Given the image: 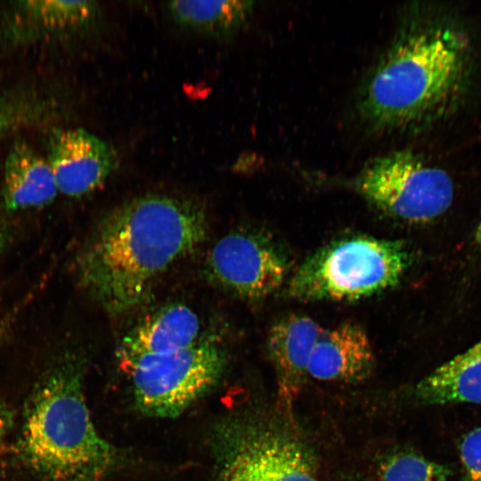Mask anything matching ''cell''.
<instances>
[{"label":"cell","instance_id":"obj_11","mask_svg":"<svg viewBox=\"0 0 481 481\" xmlns=\"http://www.w3.org/2000/svg\"><path fill=\"white\" fill-rule=\"evenodd\" d=\"M323 328L309 316L289 314L275 322L267 337L280 398L288 406L298 397L307 376L315 343Z\"/></svg>","mask_w":481,"mask_h":481},{"label":"cell","instance_id":"obj_1","mask_svg":"<svg viewBox=\"0 0 481 481\" xmlns=\"http://www.w3.org/2000/svg\"><path fill=\"white\" fill-rule=\"evenodd\" d=\"M207 234V214L199 201L162 193L137 196L111 209L86 243L77 264L79 284L108 314H128Z\"/></svg>","mask_w":481,"mask_h":481},{"label":"cell","instance_id":"obj_5","mask_svg":"<svg viewBox=\"0 0 481 481\" xmlns=\"http://www.w3.org/2000/svg\"><path fill=\"white\" fill-rule=\"evenodd\" d=\"M224 362L216 344L199 340L176 352L140 355L119 363L131 380L138 408L149 416L171 418L216 384Z\"/></svg>","mask_w":481,"mask_h":481},{"label":"cell","instance_id":"obj_14","mask_svg":"<svg viewBox=\"0 0 481 481\" xmlns=\"http://www.w3.org/2000/svg\"><path fill=\"white\" fill-rule=\"evenodd\" d=\"M411 395L422 405L481 404V338L418 381Z\"/></svg>","mask_w":481,"mask_h":481},{"label":"cell","instance_id":"obj_9","mask_svg":"<svg viewBox=\"0 0 481 481\" xmlns=\"http://www.w3.org/2000/svg\"><path fill=\"white\" fill-rule=\"evenodd\" d=\"M47 160L58 192L69 197L94 192L118 166L114 147L82 128L55 132L51 137Z\"/></svg>","mask_w":481,"mask_h":481},{"label":"cell","instance_id":"obj_17","mask_svg":"<svg viewBox=\"0 0 481 481\" xmlns=\"http://www.w3.org/2000/svg\"><path fill=\"white\" fill-rule=\"evenodd\" d=\"M452 469L412 450L386 456L378 469L379 481H446Z\"/></svg>","mask_w":481,"mask_h":481},{"label":"cell","instance_id":"obj_3","mask_svg":"<svg viewBox=\"0 0 481 481\" xmlns=\"http://www.w3.org/2000/svg\"><path fill=\"white\" fill-rule=\"evenodd\" d=\"M77 357L63 355L37 382L18 441L23 463L48 481H101L116 452L97 431L83 393Z\"/></svg>","mask_w":481,"mask_h":481},{"label":"cell","instance_id":"obj_2","mask_svg":"<svg viewBox=\"0 0 481 481\" xmlns=\"http://www.w3.org/2000/svg\"><path fill=\"white\" fill-rule=\"evenodd\" d=\"M468 44L460 32L432 24L405 29L373 70L360 102L378 128L420 123L440 114L464 84Z\"/></svg>","mask_w":481,"mask_h":481},{"label":"cell","instance_id":"obj_15","mask_svg":"<svg viewBox=\"0 0 481 481\" xmlns=\"http://www.w3.org/2000/svg\"><path fill=\"white\" fill-rule=\"evenodd\" d=\"M101 16L94 1H21L13 7L11 23L19 35H52L90 29Z\"/></svg>","mask_w":481,"mask_h":481},{"label":"cell","instance_id":"obj_21","mask_svg":"<svg viewBox=\"0 0 481 481\" xmlns=\"http://www.w3.org/2000/svg\"><path fill=\"white\" fill-rule=\"evenodd\" d=\"M1 244H2V236H1V233H0V249H1Z\"/></svg>","mask_w":481,"mask_h":481},{"label":"cell","instance_id":"obj_20","mask_svg":"<svg viewBox=\"0 0 481 481\" xmlns=\"http://www.w3.org/2000/svg\"><path fill=\"white\" fill-rule=\"evenodd\" d=\"M5 428H6L5 413L2 406L0 405V442L4 434Z\"/></svg>","mask_w":481,"mask_h":481},{"label":"cell","instance_id":"obj_13","mask_svg":"<svg viewBox=\"0 0 481 481\" xmlns=\"http://www.w3.org/2000/svg\"><path fill=\"white\" fill-rule=\"evenodd\" d=\"M54 175L47 159L24 143L9 151L4 167L2 199L8 210L44 207L58 194Z\"/></svg>","mask_w":481,"mask_h":481},{"label":"cell","instance_id":"obj_19","mask_svg":"<svg viewBox=\"0 0 481 481\" xmlns=\"http://www.w3.org/2000/svg\"><path fill=\"white\" fill-rule=\"evenodd\" d=\"M31 114V106L20 99H0V139L20 121H24Z\"/></svg>","mask_w":481,"mask_h":481},{"label":"cell","instance_id":"obj_7","mask_svg":"<svg viewBox=\"0 0 481 481\" xmlns=\"http://www.w3.org/2000/svg\"><path fill=\"white\" fill-rule=\"evenodd\" d=\"M220 456L216 481H319L306 447L282 432H240Z\"/></svg>","mask_w":481,"mask_h":481},{"label":"cell","instance_id":"obj_18","mask_svg":"<svg viewBox=\"0 0 481 481\" xmlns=\"http://www.w3.org/2000/svg\"><path fill=\"white\" fill-rule=\"evenodd\" d=\"M461 481H481V427L467 433L459 444Z\"/></svg>","mask_w":481,"mask_h":481},{"label":"cell","instance_id":"obj_6","mask_svg":"<svg viewBox=\"0 0 481 481\" xmlns=\"http://www.w3.org/2000/svg\"><path fill=\"white\" fill-rule=\"evenodd\" d=\"M354 185L377 209L413 224L440 216L453 198L450 175L406 151L371 159L357 174Z\"/></svg>","mask_w":481,"mask_h":481},{"label":"cell","instance_id":"obj_8","mask_svg":"<svg viewBox=\"0 0 481 481\" xmlns=\"http://www.w3.org/2000/svg\"><path fill=\"white\" fill-rule=\"evenodd\" d=\"M282 254L260 235L232 232L219 239L207 257L209 277L231 293L261 299L277 291L287 276Z\"/></svg>","mask_w":481,"mask_h":481},{"label":"cell","instance_id":"obj_22","mask_svg":"<svg viewBox=\"0 0 481 481\" xmlns=\"http://www.w3.org/2000/svg\"><path fill=\"white\" fill-rule=\"evenodd\" d=\"M480 239H481V227H480V231H479V233H478Z\"/></svg>","mask_w":481,"mask_h":481},{"label":"cell","instance_id":"obj_10","mask_svg":"<svg viewBox=\"0 0 481 481\" xmlns=\"http://www.w3.org/2000/svg\"><path fill=\"white\" fill-rule=\"evenodd\" d=\"M375 365L371 340L353 322L323 330L314 347L308 378L325 382L356 383L369 378Z\"/></svg>","mask_w":481,"mask_h":481},{"label":"cell","instance_id":"obj_16","mask_svg":"<svg viewBox=\"0 0 481 481\" xmlns=\"http://www.w3.org/2000/svg\"><path fill=\"white\" fill-rule=\"evenodd\" d=\"M249 1H171L166 4L173 21L186 30L214 37L235 34L249 17Z\"/></svg>","mask_w":481,"mask_h":481},{"label":"cell","instance_id":"obj_4","mask_svg":"<svg viewBox=\"0 0 481 481\" xmlns=\"http://www.w3.org/2000/svg\"><path fill=\"white\" fill-rule=\"evenodd\" d=\"M411 264L399 240L365 235L331 241L308 257L287 284L300 302L356 301L397 285Z\"/></svg>","mask_w":481,"mask_h":481},{"label":"cell","instance_id":"obj_12","mask_svg":"<svg viewBox=\"0 0 481 481\" xmlns=\"http://www.w3.org/2000/svg\"><path fill=\"white\" fill-rule=\"evenodd\" d=\"M200 330L199 317L189 306L169 304L144 317L123 338L118 361L184 349L200 340Z\"/></svg>","mask_w":481,"mask_h":481}]
</instances>
